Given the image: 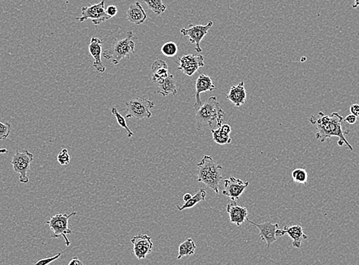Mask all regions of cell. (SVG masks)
Instances as JSON below:
<instances>
[{
	"instance_id": "5bb4252c",
	"label": "cell",
	"mask_w": 359,
	"mask_h": 265,
	"mask_svg": "<svg viewBox=\"0 0 359 265\" xmlns=\"http://www.w3.org/2000/svg\"><path fill=\"white\" fill-rule=\"evenodd\" d=\"M287 234L292 239V246L294 248H301L302 242L307 239V236L303 233V229L299 224L291 226H284L283 229H278L276 232V237H282Z\"/></svg>"
},
{
	"instance_id": "277c9868",
	"label": "cell",
	"mask_w": 359,
	"mask_h": 265,
	"mask_svg": "<svg viewBox=\"0 0 359 265\" xmlns=\"http://www.w3.org/2000/svg\"><path fill=\"white\" fill-rule=\"evenodd\" d=\"M132 31H128L123 39L114 42L109 49L103 52V56L106 59L111 60L114 64H118L121 60L129 58L136 53V44L132 39Z\"/></svg>"
},
{
	"instance_id": "8992f818",
	"label": "cell",
	"mask_w": 359,
	"mask_h": 265,
	"mask_svg": "<svg viewBox=\"0 0 359 265\" xmlns=\"http://www.w3.org/2000/svg\"><path fill=\"white\" fill-rule=\"evenodd\" d=\"M125 105L127 107L125 118H134L140 121L144 118H150L152 117L150 109L154 108L155 104L154 101H149L146 96H142L127 101Z\"/></svg>"
},
{
	"instance_id": "f1b7e54d",
	"label": "cell",
	"mask_w": 359,
	"mask_h": 265,
	"mask_svg": "<svg viewBox=\"0 0 359 265\" xmlns=\"http://www.w3.org/2000/svg\"><path fill=\"white\" fill-rule=\"evenodd\" d=\"M12 125L10 123L0 122V140H6L8 138L11 133Z\"/></svg>"
},
{
	"instance_id": "603a6c76",
	"label": "cell",
	"mask_w": 359,
	"mask_h": 265,
	"mask_svg": "<svg viewBox=\"0 0 359 265\" xmlns=\"http://www.w3.org/2000/svg\"><path fill=\"white\" fill-rule=\"evenodd\" d=\"M196 249H197V246H196L194 241L191 239H187L182 245H180L179 248H178L177 259H182L185 256L194 255Z\"/></svg>"
},
{
	"instance_id": "f546056e",
	"label": "cell",
	"mask_w": 359,
	"mask_h": 265,
	"mask_svg": "<svg viewBox=\"0 0 359 265\" xmlns=\"http://www.w3.org/2000/svg\"><path fill=\"white\" fill-rule=\"evenodd\" d=\"M57 160H58V163L62 166L69 164L70 162V157L69 155L68 150L67 149H63L58 154Z\"/></svg>"
},
{
	"instance_id": "3957f363",
	"label": "cell",
	"mask_w": 359,
	"mask_h": 265,
	"mask_svg": "<svg viewBox=\"0 0 359 265\" xmlns=\"http://www.w3.org/2000/svg\"><path fill=\"white\" fill-rule=\"evenodd\" d=\"M226 113L221 108L220 104L215 97H210L196 112V129L202 130L211 127L215 122L218 127H221Z\"/></svg>"
},
{
	"instance_id": "7c38bea8",
	"label": "cell",
	"mask_w": 359,
	"mask_h": 265,
	"mask_svg": "<svg viewBox=\"0 0 359 265\" xmlns=\"http://www.w3.org/2000/svg\"><path fill=\"white\" fill-rule=\"evenodd\" d=\"M131 243L133 245L134 255L139 260L146 258L148 254L152 253L153 243L152 238L147 235L134 236L131 239Z\"/></svg>"
},
{
	"instance_id": "1f68e13d",
	"label": "cell",
	"mask_w": 359,
	"mask_h": 265,
	"mask_svg": "<svg viewBox=\"0 0 359 265\" xmlns=\"http://www.w3.org/2000/svg\"><path fill=\"white\" fill-rule=\"evenodd\" d=\"M106 12L108 16H110L111 18L114 17L118 13V8L116 6H109V7L106 8Z\"/></svg>"
},
{
	"instance_id": "ac0fdd59",
	"label": "cell",
	"mask_w": 359,
	"mask_h": 265,
	"mask_svg": "<svg viewBox=\"0 0 359 265\" xmlns=\"http://www.w3.org/2000/svg\"><path fill=\"white\" fill-rule=\"evenodd\" d=\"M227 97L236 107H239L243 105L247 97L244 82H241L239 85L232 86Z\"/></svg>"
},
{
	"instance_id": "d590c367",
	"label": "cell",
	"mask_w": 359,
	"mask_h": 265,
	"mask_svg": "<svg viewBox=\"0 0 359 265\" xmlns=\"http://www.w3.org/2000/svg\"><path fill=\"white\" fill-rule=\"evenodd\" d=\"M191 198H192V196H191V193H186V194H185V196H183V200L185 201V203H186L188 200H191Z\"/></svg>"
},
{
	"instance_id": "44dd1931",
	"label": "cell",
	"mask_w": 359,
	"mask_h": 265,
	"mask_svg": "<svg viewBox=\"0 0 359 265\" xmlns=\"http://www.w3.org/2000/svg\"><path fill=\"white\" fill-rule=\"evenodd\" d=\"M157 94H161V95L166 97L169 94H172L173 96L177 94V88H176V81L173 74H169L168 77L165 79L162 84L158 85Z\"/></svg>"
},
{
	"instance_id": "cb8c5ba5",
	"label": "cell",
	"mask_w": 359,
	"mask_h": 265,
	"mask_svg": "<svg viewBox=\"0 0 359 265\" xmlns=\"http://www.w3.org/2000/svg\"><path fill=\"white\" fill-rule=\"evenodd\" d=\"M153 75L161 79H167L168 77V67L167 63L163 60H156L152 65Z\"/></svg>"
},
{
	"instance_id": "83f0119b",
	"label": "cell",
	"mask_w": 359,
	"mask_h": 265,
	"mask_svg": "<svg viewBox=\"0 0 359 265\" xmlns=\"http://www.w3.org/2000/svg\"><path fill=\"white\" fill-rule=\"evenodd\" d=\"M161 53L166 57H173L177 54L178 47L173 42H167L161 47Z\"/></svg>"
},
{
	"instance_id": "9c48e42d",
	"label": "cell",
	"mask_w": 359,
	"mask_h": 265,
	"mask_svg": "<svg viewBox=\"0 0 359 265\" xmlns=\"http://www.w3.org/2000/svg\"><path fill=\"white\" fill-rule=\"evenodd\" d=\"M213 25L212 21L208 22L207 25H194L190 24L188 28H184L181 30L182 35L184 36H188L190 38V42L195 44L196 51L198 53L202 52V49L200 47V43L202 40L204 38L205 35L207 34L209 28Z\"/></svg>"
},
{
	"instance_id": "484cf974",
	"label": "cell",
	"mask_w": 359,
	"mask_h": 265,
	"mask_svg": "<svg viewBox=\"0 0 359 265\" xmlns=\"http://www.w3.org/2000/svg\"><path fill=\"white\" fill-rule=\"evenodd\" d=\"M291 176L295 183L301 184V185H306L307 183L308 173L304 169H295L293 170Z\"/></svg>"
},
{
	"instance_id": "ba28073f",
	"label": "cell",
	"mask_w": 359,
	"mask_h": 265,
	"mask_svg": "<svg viewBox=\"0 0 359 265\" xmlns=\"http://www.w3.org/2000/svg\"><path fill=\"white\" fill-rule=\"evenodd\" d=\"M110 19H111V17L108 16L105 9V0H102L99 4L82 7L81 15L80 17L76 18L80 22L91 19L93 24L95 25H100L102 22Z\"/></svg>"
},
{
	"instance_id": "836d02e7",
	"label": "cell",
	"mask_w": 359,
	"mask_h": 265,
	"mask_svg": "<svg viewBox=\"0 0 359 265\" xmlns=\"http://www.w3.org/2000/svg\"><path fill=\"white\" fill-rule=\"evenodd\" d=\"M345 121L349 124H355L356 121H357V117L354 116L353 115H348L345 118Z\"/></svg>"
},
{
	"instance_id": "d6a6232c",
	"label": "cell",
	"mask_w": 359,
	"mask_h": 265,
	"mask_svg": "<svg viewBox=\"0 0 359 265\" xmlns=\"http://www.w3.org/2000/svg\"><path fill=\"white\" fill-rule=\"evenodd\" d=\"M350 112L351 115L355 117H359V104H354L350 107Z\"/></svg>"
},
{
	"instance_id": "ffe728a7",
	"label": "cell",
	"mask_w": 359,
	"mask_h": 265,
	"mask_svg": "<svg viewBox=\"0 0 359 265\" xmlns=\"http://www.w3.org/2000/svg\"><path fill=\"white\" fill-rule=\"evenodd\" d=\"M231 130V127L229 124H223L218 127L217 130H211L214 141L219 145L230 144L232 142L230 136Z\"/></svg>"
},
{
	"instance_id": "e0dca14e",
	"label": "cell",
	"mask_w": 359,
	"mask_h": 265,
	"mask_svg": "<svg viewBox=\"0 0 359 265\" xmlns=\"http://www.w3.org/2000/svg\"><path fill=\"white\" fill-rule=\"evenodd\" d=\"M103 41L97 37H92L91 40V43L89 45V52L91 53V56L94 58V65L96 71L99 73H104L106 71V67L102 62V46H103Z\"/></svg>"
},
{
	"instance_id": "4316f807",
	"label": "cell",
	"mask_w": 359,
	"mask_h": 265,
	"mask_svg": "<svg viewBox=\"0 0 359 265\" xmlns=\"http://www.w3.org/2000/svg\"><path fill=\"white\" fill-rule=\"evenodd\" d=\"M111 113L116 117V121H117V123L120 125V127H122V128L126 130L127 137H128V138H131V137L134 135V134H133V132L128 128V125H127L126 124V121H125V118L122 117V115L119 113V112L118 111L116 107H112Z\"/></svg>"
},
{
	"instance_id": "74e56055",
	"label": "cell",
	"mask_w": 359,
	"mask_h": 265,
	"mask_svg": "<svg viewBox=\"0 0 359 265\" xmlns=\"http://www.w3.org/2000/svg\"><path fill=\"white\" fill-rule=\"evenodd\" d=\"M7 153H8V149H0V154H7Z\"/></svg>"
},
{
	"instance_id": "4dcf8cb0",
	"label": "cell",
	"mask_w": 359,
	"mask_h": 265,
	"mask_svg": "<svg viewBox=\"0 0 359 265\" xmlns=\"http://www.w3.org/2000/svg\"><path fill=\"white\" fill-rule=\"evenodd\" d=\"M62 255V253H58L53 257H47V258L41 259V260H38L36 262L35 265H48L49 263H52V262L55 261V260H58L61 256Z\"/></svg>"
},
{
	"instance_id": "5b68a950",
	"label": "cell",
	"mask_w": 359,
	"mask_h": 265,
	"mask_svg": "<svg viewBox=\"0 0 359 265\" xmlns=\"http://www.w3.org/2000/svg\"><path fill=\"white\" fill-rule=\"evenodd\" d=\"M76 215L77 212H73L70 214L58 213L51 217L49 220L46 221V224H49V228L52 230V239L63 237L65 241L66 246H70V242L67 236L73 234L74 232L69 229L68 221L72 216Z\"/></svg>"
},
{
	"instance_id": "8d00e7d4",
	"label": "cell",
	"mask_w": 359,
	"mask_h": 265,
	"mask_svg": "<svg viewBox=\"0 0 359 265\" xmlns=\"http://www.w3.org/2000/svg\"><path fill=\"white\" fill-rule=\"evenodd\" d=\"M359 7V0H354V4H353L352 7L354 9L357 8Z\"/></svg>"
},
{
	"instance_id": "8fae6325",
	"label": "cell",
	"mask_w": 359,
	"mask_h": 265,
	"mask_svg": "<svg viewBox=\"0 0 359 265\" xmlns=\"http://www.w3.org/2000/svg\"><path fill=\"white\" fill-rule=\"evenodd\" d=\"M224 185L225 188L222 190V195L230 198L231 200L236 201L249 185V182H244L242 179H237L234 176H230L229 179H226Z\"/></svg>"
},
{
	"instance_id": "9a60e30c",
	"label": "cell",
	"mask_w": 359,
	"mask_h": 265,
	"mask_svg": "<svg viewBox=\"0 0 359 265\" xmlns=\"http://www.w3.org/2000/svg\"><path fill=\"white\" fill-rule=\"evenodd\" d=\"M217 89V87L213 85L212 79L206 74H200L196 81V102L194 105V110H197L203 105L200 94L205 91H212Z\"/></svg>"
},
{
	"instance_id": "e575fe53",
	"label": "cell",
	"mask_w": 359,
	"mask_h": 265,
	"mask_svg": "<svg viewBox=\"0 0 359 265\" xmlns=\"http://www.w3.org/2000/svg\"><path fill=\"white\" fill-rule=\"evenodd\" d=\"M68 265H83V262L77 257H74L69 262Z\"/></svg>"
},
{
	"instance_id": "7a4b0ae2",
	"label": "cell",
	"mask_w": 359,
	"mask_h": 265,
	"mask_svg": "<svg viewBox=\"0 0 359 265\" xmlns=\"http://www.w3.org/2000/svg\"><path fill=\"white\" fill-rule=\"evenodd\" d=\"M222 170L221 165L209 156L204 155L197 164V181L203 182L216 194H219V185L222 179Z\"/></svg>"
},
{
	"instance_id": "d6986e66",
	"label": "cell",
	"mask_w": 359,
	"mask_h": 265,
	"mask_svg": "<svg viewBox=\"0 0 359 265\" xmlns=\"http://www.w3.org/2000/svg\"><path fill=\"white\" fill-rule=\"evenodd\" d=\"M147 14L139 3L131 4L126 13V19L131 23L141 25L147 19Z\"/></svg>"
},
{
	"instance_id": "52a82bcc",
	"label": "cell",
	"mask_w": 359,
	"mask_h": 265,
	"mask_svg": "<svg viewBox=\"0 0 359 265\" xmlns=\"http://www.w3.org/2000/svg\"><path fill=\"white\" fill-rule=\"evenodd\" d=\"M34 156L28 150H16V154L12 160V166L13 170L19 174V182L28 183L29 179L28 177V171L30 165L33 161Z\"/></svg>"
},
{
	"instance_id": "2e32d148",
	"label": "cell",
	"mask_w": 359,
	"mask_h": 265,
	"mask_svg": "<svg viewBox=\"0 0 359 265\" xmlns=\"http://www.w3.org/2000/svg\"><path fill=\"white\" fill-rule=\"evenodd\" d=\"M227 212L230 216V222L241 226L248 218V209L243 206L238 205L237 202L232 200L227 208Z\"/></svg>"
},
{
	"instance_id": "4fadbf2b",
	"label": "cell",
	"mask_w": 359,
	"mask_h": 265,
	"mask_svg": "<svg viewBox=\"0 0 359 265\" xmlns=\"http://www.w3.org/2000/svg\"><path fill=\"white\" fill-rule=\"evenodd\" d=\"M246 220L259 230L260 240L264 241L267 248H270L272 244L277 242L276 232L279 229L278 223L273 224L270 221H265L262 224H258V223L251 221L248 218H247Z\"/></svg>"
},
{
	"instance_id": "6da1fadb",
	"label": "cell",
	"mask_w": 359,
	"mask_h": 265,
	"mask_svg": "<svg viewBox=\"0 0 359 265\" xmlns=\"http://www.w3.org/2000/svg\"><path fill=\"white\" fill-rule=\"evenodd\" d=\"M309 122L316 129V138L323 143L333 137H339L338 145L343 146L346 144L350 151H353V147L345 138V134H349L348 130H342V124L344 118L339 113H333L332 115H326L320 111L317 115H312L309 119Z\"/></svg>"
},
{
	"instance_id": "d4e9b609",
	"label": "cell",
	"mask_w": 359,
	"mask_h": 265,
	"mask_svg": "<svg viewBox=\"0 0 359 265\" xmlns=\"http://www.w3.org/2000/svg\"><path fill=\"white\" fill-rule=\"evenodd\" d=\"M146 3L147 7L156 15H161L167 10V6L162 2V0H142Z\"/></svg>"
},
{
	"instance_id": "30bf717a",
	"label": "cell",
	"mask_w": 359,
	"mask_h": 265,
	"mask_svg": "<svg viewBox=\"0 0 359 265\" xmlns=\"http://www.w3.org/2000/svg\"><path fill=\"white\" fill-rule=\"evenodd\" d=\"M205 65L204 57L202 55H187L180 58L177 70L183 71L188 76L195 74L199 68Z\"/></svg>"
},
{
	"instance_id": "7402d4cb",
	"label": "cell",
	"mask_w": 359,
	"mask_h": 265,
	"mask_svg": "<svg viewBox=\"0 0 359 265\" xmlns=\"http://www.w3.org/2000/svg\"><path fill=\"white\" fill-rule=\"evenodd\" d=\"M206 192L205 191L204 188H200V190L196 193L195 196H192L191 200H188V202L185 203V204L182 205V206H176V209L179 211L191 209V208L194 207L197 203L204 201L205 199H206Z\"/></svg>"
}]
</instances>
